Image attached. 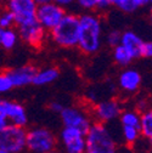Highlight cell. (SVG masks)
Listing matches in <instances>:
<instances>
[{
  "label": "cell",
  "instance_id": "obj_1",
  "mask_svg": "<svg viewBox=\"0 0 152 153\" xmlns=\"http://www.w3.org/2000/svg\"><path fill=\"white\" fill-rule=\"evenodd\" d=\"M102 23L95 12L79 15V30L77 48L85 55H94L101 49Z\"/></svg>",
  "mask_w": 152,
  "mask_h": 153
},
{
  "label": "cell",
  "instance_id": "obj_2",
  "mask_svg": "<svg viewBox=\"0 0 152 153\" xmlns=\"http://www.w3.org/2000/svg\"><path fill=\"white\" fill-rule=\"evenodd\" d=\"M118 146L108 124L92 122L85 132L84 153H117Z\"/></svg>",
  "mask_w": 152,
  "mask_h": 153
},
{
  "label": "cell",
  "instance_id": "obj_3",
  "mask_svg": "<svg viewBox=\"0 0 152 153\" xmlns=\"http://www.w3.org/2000/svg\"><path fill=\"white\" fill-rule=\"evenodd\" d=\"M79 30V16L73 12H66L60 23L49 32L51 40L60 48H77Z\"/></svg>",
  "mask_w": 152,
  "mask_h": 153
},
{
  "label": "cell",
  "instance_id": "obj_4",
  "mask_svg": "<svg viewBox=\"0 0 152 153\" xmlns=\"http://www.w3.org/2000/svg\"><path fill=\"white\" fill-rule=\"evenodd\" d=\"M56 147H57V137L50 129L37 126L27 130L26 149L31 153H44L54 151Z\"/></svg>",
  "mask_w": 152,
  "mask_h": 153
},
{
  "label": "cell",
  "instance_id": "obj_5",
  "mask_svg": "<svg viewBox=\"0 0 152 153\" xmlns=\"http://www.w3.org/2000/svg\"><path fill=\"white\" fill-rule=\"evenodd\" d=\"M27 129L7 124V126L0 131V147L11 153H22L26 151Z\"/></svg>",
  "mask_w": 152,
  "mask_h": 153
},
{
  "label": "cell",
  "instance_id": "obj_6",
  "mask_svg": "<svg viewBox=\"0 0 152 153\" xmlns=\"http://www.w3.org/2000/svg\"><path fill=\"white\" fill-rule=\"evenodd\" d=\"M59 114L63 126L74 128L84 134L88 131V129L94 122L92 117L88 112L75 106H67V107L65 106Z\"/></svg>",
  "mask_w": 152,
  "mask_h": 153
},
{
  "label": "cell",
  "instance_id": "obj_7",
  "mask_svg": "<svg viewBox=\"0 0 152 153\" xmlns=\"http://www.w3.org/2000/svg\"><path fill=\"white\" fill-rule=\"evenodd\" d=\"M66 12L67 10L65 7L57 5L54 1H50L43 5H38L35 18L40 23V26L49 33L60 23Z\"/></svg>",
  "mask_w": 152,
  "mask_h": 153
},
{
  "label": "cell",
  "instance_id": "obj_8",
  "mask_svg": "<svg viewBox=\"0 0 152 153\" xmlns=\"http://www.w3.org/2000/svg\"><path fill=\"white\" fill-rule=\"evenodd\" d=\"M122 111H123L122 103L117 99H105L95 102L92 107L91 117L94 122L108 124L117 120Z\"/></svg>",
  "mask_w": 152,
  "mask_h": 153
},
{
  "label": "cell",
  "instance_id": "obj_9",
  "mask_svg": "<svg viewBox=\"0 0 152 153\" xmlns=\"http://www.w3.org/2000/svg\"><path fill=\"white\" fill-rule=\"evenodd\" d=\"M57 145L61 146L62 153H84L85 134L74 128L63 126L60 131Z\"/></svg>",
  "mask_w": 152,
  "mask_h": 153
},
{
  "label": "cell",
  "instance_id": "obj_10",
  "mask_svg": "<svg viewBox=\"0 0 152 153\" xmlns=\"http://www.w3.org/2000/svg\"><path fill=\"white\" fill-rule=\"evenodd\" d=\"M5 5L15 18V26L37 20L35 13L38 5L34 0H7Z\"/></svg>",
  "mask_w": 152,
  "mask_h": 153
},
{
  "label": "cell",
  "instance_id": "obj_11",
  "mask_svg": "<svg viewBox=\"0 0 152 153\" xmlns=\"http://www.w3.org/2000/svg\"><path fill=\"white\" fill-rule=\"evenodd\" d=\"M18 38L32 48H40L46 38V30L37 20L16 26Z\"/></svg>",
  "mask_w": 152,
  "mask_h": 153
},
{
  "label": "cell",
  "instance_id": "obj_12",
  "mask_svg": "<svg viewBox=\"0 0 152 153\" xmlns=\"http://www.w3.org/2000/svg\"><path fill=\"white\" fill-rule=\"evenodd\" d=\"M0 106L5 114L9 124L18 125V126H27L28 124V114L23 105L16 101L0 99Z\"/></svg>",
  "mask_w": 152,
  "mask_h": 153
},
{
  "label": "cell",
  "instance_id": "obj_13",
  "mask_svg": "<svg viewBox=\"0 0 152 153\" xmlns=\"http://www.w3.org/2000/svg\"><path fill=\"white\" fill-rule=\"evenodd\" d=\"M142 82L141 74L134 68H125L118 75V88L125 94H135Z\"/></svg>",
  "mask_w": 152,
  "mask_h": 153
},
{
  "label": "cell",
  "instance_id": "obj_14",
  "mask_svg": "<svg viewBox=\"0 0 152 153\" xmlns=\"http://www.w3.org/2000/svg\"><path fill=\"white\" fill-rule=\"evenodd\" d=\"M37 72V68L32 65H25L15 67L7 71V74L11 79L13 88H25L33 84V78Z\"/></svg>",
  "mask_w": 152,
  "mask_h": 153
},
{
  "label": "cell",
  "instance_id": "obj_15",
  "mask_svg": "<svg viewBox=\"0 0 152 153\" xmlns=\"http://www.w3.org/2000/svg\"><path fill=\"white\" fill-rule=\"evenodd\" d=\"M122 46H124L130 55L133 56V59L136 60L142 57V50H144V44L145 42L142 40V38L136 34L133 30H125L121 35V43Z\"/></svg>",
  "mask_w": 152,
  "mask_h": 153
},
{
  "label": "cell",
  "instance_id": "obj_16",
  "mask_svg": "<svg viewBox=\"0 0 152 153\" xmlns=\"http://www.w3.org/2000/svg\"><path fill=\"white\" fill-rule=\"evenodd\" d=\"M60 75V71L56 67H45L43 69H37L34 78H33V85L37 86H45L55 80H57Z\"/></svg>",
  "mask_w": 152,
  "mask_h": 153
},
{
  "label": "cell",
  "instance_id": "obj_17",
  "mask_svg": "<svg viewBox=\"0 0 152 153\" xmlns=\"http://www.w3.org/2000/svg\"><path fill=\"white\" fill-rule=\"evenodd\" d=\"M140 118H141V113L138 109H123L119 114V124L125 125V126H136L140 128Z\"/></svg>",
  "mask_w": 152,
  "mask_h": 153
},
{
  "label": "cell",
  "instance_id": "obj_18",
  "mask_svg": "<svg viewBox=\"0 0 152 153\" xmlns=\"http://www.w3.org/2000/svg\"><path fill=\"white\" fill-rule=\"evenodd\" d=\"M18 40L20 38H18L17 30L13 28H6L3 30L1 36H0V46L4 50H12L17 45Z\"/></svg>",
  "mask_w": 152,
  "mask_h": 153
},
{
  "label": "cell",
  "instance_id": "obj_19",
  "mask_svg": "<svg viewBox=\"0 0 152 153\" xmlns=\"http://www.w3.org/2000/svg\"><path fill=\"white\" fill-rule=\"evenodd\" d=\"M140 132L148 140H152V108H146L141 112Z\"/></svg>",
  "mask_w": 152,
  "mask_h": 153
},
{
  "label": "cell",
  "instance_id": "obj_20",
  "mask_svg": "<svg viewBox=\"0 0 152 153\" xmlns=\"http://www.w3.org/2000/svg\"><path fill=\"white\" fill-rule=\"evenodd\" d=\"M113 60H115V62L117 65H119L122 67L129 66L133 61H134L130 52L124 46H122L121 44L113 48Z\"/></svg>",
  "mask_w": 152,
  "mask_h": 153
},
{
  "label": "cell",
  "instance_id": "obj_21",
  "mask_svg": "<svg viewBox=\"0 0 152 153\" xmlns=\"http://www.w3.org/2000/svg\"><path fill=\"white\" fill-rule=\"evenodd\" d=\"M121 136L123 142L127 146H130L133 142H135L140 136V128L136 126H125V125H121Z\"/></svg>",
  "mask_w": 152,
  "mask_h": 153
},
{
  "label": "cell",
  "instance_id": "obj_22",
  "mask_svg": "<svg viewBox=\"0 0 152 153\" xmlns=\"http://www.w3.org/2000/svg\"><path fill=\"white\" fill-rule=\"evenodd\" d=\"M131 153H151V146H150V140L144 137L142 135L130 146Z\"/></svg>",
  "mask_w": 152,
  "mask_h": 153
},
{
  "label": "cell",
  "instance_id": "obj_23",
  "mask_svg": "<svg viewBox=\"0 0 152 153\" xmlns=\"http://www.w3.org/2000/svg\"><path fill=\"white\" fill-rule=\"evenodd\" d=\"M111 6H115L116 9L125 13H131L138 10L136 5L133 3V0H112Z\"/></svg>",
  "mask_w": 152,
  "mask_h": 153
},
{
  "label": "cell",
  "instance_id": "obj_24",
  "mask_svg": "<svg viewBox=\"0 0 152 153\" xmlns=\"http://www.w3.org/2000/svg\"><path fill=\"white\" fill-rule=\"evenodd\" d=\"M0 27L3 29L15 27V18L7 9H4L0 11Z\"/></svg>",
  "mask_w": 152,
  "mask_h": 153
},
{
  "label": "cell",
  "instance_id": "obj_25",
  "mask_svg": "<svg viewBox=\"0 0 152 153\" xmlns=\"http://www.w3.org/2000/svg\"><path fill=\"white\" fill-rule=\"evenodd\" d=\"M100 0H75V4L84 12H95L99 9Z\"/></svg>",
  "mask_w": 152,
  "mask_h": 153
},
{
  "label": "cell",
  "instance_id": "obj_26",
  "mask_svg": "<svg viewBox=\"0 0 152 153\" xmlns=\"http://www.w3.org/2000/svg\"><path fill=\"white\" fill-rule=\"evenodd\" d=\"M13 89V85L11 83V79L7 74V71L0 72V95L7 94Z\"/></svg>",
  "mask_w": 152,
  "mask_h": 153
},
{
  "label": "cell",
  "instance_id": "obj_27",
  "mask_svg": "<svg viewBox=\"0 0 152 153\" xmlns=\"http://www.w3.org/2000/svg\"><path fill=\"white\" fill-rule=\"evenodd\" d=\"M121 35H122V32H119V30H117V29H112V30H110V32L106 34L105 42H106V44H107L110 48L113 49L115 46L119 45V43H121Z\"/></svg>",
  "mask_w": 152,
  "mask_h": 153
},
{
  "label": "cell",
  "instance_id": "obj_28",
  "mask_svg": "<svg viewBox=\"0 0 152 153\" xmlns=\"http://www.w3.org/2000/svg\"><path fill=\"white\" fill-rule=\"evenodd\" d=\"M142 57L152 59V40L151 42H145L144 50H142Z\"/></svg>",
  "mask_w": 152,
  "mask_h": 153
},
{
  "label": "cell",
  "instance_id": "obj_29",
  "mask_svg": "<svg viewBox=\"0 0 152 153\" xmlns=\"http://www.w3.org/2000/svg\"><path fill=\"white\" fill-rule=\"evenodd\" d=\"M52 1L56 3L57 5H60V6H62V7H65V9L75 4V0H52Z\"/></svg>",
  "mask_w": 152,
  "mask_h": 153
},
{
  "label": "cell",
  "instance_id": "obj_30",
  "mask_svg": "<svg viewBox=\"0 0 152 153\" xmlns=\"http://www.w3.org/2000/svg\"><path fill=\"white\" fill-rule=\"evenodd\" d=\"M49 107H50V109L52 111V112H56V113H60L61 111H62V108L65 107L61 102H57V101H54V102H51L50 105H49Z\"/></svg>",
  "mask_w": 152,
  "mask_h": 153
},
{
  "label": "cell",
  "instance_id": "obj_31",
  "mask_svg": "<svg viewBox=\"0 0 152 153\" xmlns=\"http://www.w3.org/2000/svg\"><path fill=\"white\" fill-rule=\"evenodd\" d=\"M7 124H9V122H7L6 117H5L3 109H1V106H0V131L4 130L7 126Z\"/></svg>",
  "mask_w": 152,
  "mask_h": 153
},
{
  "label": "cell",
  "instance_id": "obj_32",
  "mask_svg": "<svg viewBox=\"0 0 152 153\" xmlns=\"http://www.w3.org/2000/svg\"><path fill=\"white\" fill-rule=\"evenodd\" d=\"M111 4H112V0H100L98 10H106L111 6Z\"/></svg>",
  "mask_w": 152,
  "mask_h": 153
},
{
  "label": "cell",
  "instance_id": "obj_33",
  "mask_svg": "<svg viewBox=\"0 0 152 153\" xmlns=\"http://www.w3.org/2000/svg\"><path fill=\"white\" fill-rule=\"evenodd\" d=\"M133 3L136 5L138 9H140V7H142V6H146V5L150 4L151 1H150V0H133Z\"/></svg>",
  "mask_w": 152,
  "mask_h": 153
},
{
  "label": "cell",
  "instance_id": "obj_34",
  "mask_svg": "<svg viewBox=\"0 0 152 153\" xmlns=\"http://www.w3.org/2000/svg\"><path fill=\"white\" fill-rule=\"evenodd\" d=\"M37 5H43V4H46V3H50L52 0H34Z\"/></svg>",
  "mask_w": 152,
  "mask_h": 153
},
{
  "label": "cell",
  "instance_id": "obj_35",
  "mask_svg": "<svg viewBox=\"0 0 152 153\" xmlns=\"http://www.w3.org/2000/svg\"><path fill=\"white\" fill-rule=\"evenodd\" d=\"M44 153H61V152H59V151L54 149V151H49V152H44Z\"/></svg>",
  "mask_w": 152,
  "mask_h": 153
},
{
  "label": "cell",
  "instance_id": "obj_36",
  "mask_svg": "<svg viewBox=\"0 0 152 153\" xmlns=\"http://www.w3.org/2000/svg\"><path fill=\"white\" fill-rule=\"evenodd\" d=\"M0 153H11V152H7L5 149H0Z\"/></svg>",
  "mask_w": 152,
  "mask_h": 153
},
{
  "label": "cell",
  "instance_id": "obj_37",
  "mask_svg": "<svg viewBox=\"0 0 152 153\" xmlns=\"http://www.w3.org/2000/svg\"><path fill=\"white\" fill-rule=\"evenodd\" d=\"M7 1V0H0V5H3V4H5Z\"/></svg>",
  "mask_w": 152,
  "mask_h": 153
},
{
  "label": "cell",
  "instance_id": "obj_38",
  "mask_svg": "<svg viewBox=\"0 0 152 153\" xmlns=\"http://www.w3.org/2000/svg\"><path fill=\"white\" fill-rule=\"evenodd\" d=\"M150 146H151V153H152V140H150Z\"/></svg>",
  "mask_w": 152,
  "mask_h": 153
},
{
  "label": "cell",
  "instance_id": "obj_39",
  "mask_svg": "<svg viewBox=\"0 0 152 153\" xmlns=\"http://www.w3.org/2000/svg\"><path fill=\"white\" fill-rule=\"evenodd\" d=\"M3 30H4V29H3L1 27H0V36H1V33H3Z\"/></svg>",
  "mask_w": 152,
  "mask_h": 153
},
{
  "label": "cell",
  "instance_id": "obj_40",
  "mask_svg": "<svg viewBox=\"0 0 152 153\" xmlns=\"http://www.w3.org/2000/svg\"><path fill=\"white\" fill-rule=\"evenodd\" d=\"M150 22H151V25H152V13H151V18H150Z\"/></svg>",
  "mask_w": 152,
  "mask_h": 153
},
{
  "label": "cell",
  "instance_id": "obj_41",
  "mask_svg": "<svg viewBox=\"0 0 152 153\" xmlns=\"http://www.w3.org/2000/svg\"><path fill=\"white\" fill-rule=\"evenodd\" d=\"M150 10H151V13H152V3H151V7H150Z\"/></svg>",
  "mask_w": 152,
  "mask_h": 153
},
{
  "label": "cell",
  "instance_id": "obj_42",
  "mask_svg": "<svg viewBox=\"0 0 152 153\" xmlns=\"http://www.w3.org/2000/svg\"><path fill=\"white\" fill-rule=\"evenodd\" d=\"M150 1H151V3H152V0H150Z\"/></svg>",
  "mask_w": 152,
  "mask_h": 153
},
{
  "label": "cell",
  "instance_id": "obj_43",
  "mask_svg": "<svg viewBox=\"0 0 152 153\" xmlns=\"http://www.w3.org/2000/svg\"><path fill=\"white\" fill-rule=\"evenodd\" d=\"M0 149H1V147H0Z\"/></svg>",
  "mask_w": 152,
  "mask_h": 153
}]
</instances>
